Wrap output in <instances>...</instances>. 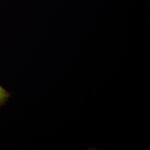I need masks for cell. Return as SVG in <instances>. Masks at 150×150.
I'll list each match as a JSON object with an SVG mask.
<instances>
[{"label":"cell","mask_w":150,"mask_h":150,"mask_svg":"<svg viewBox=\"0 0 150 150\" xmlns=\"http://www.w3.org/2000/svg\"><path fill=\"white\" fill-rule=\"evenodd\" d=\"M10 97L11 93L8 92L2 86L0 85V107L5 105Z\"/></svg>","instance_id":"6da1fadb"}]
</instances>
